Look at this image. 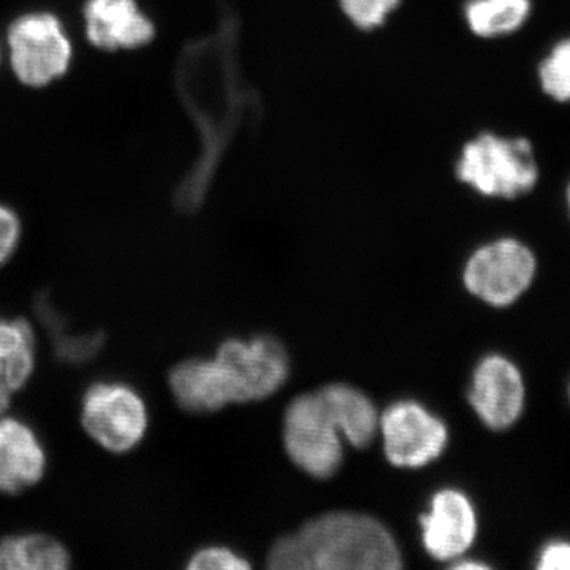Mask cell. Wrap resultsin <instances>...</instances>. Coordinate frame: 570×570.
<instances>
[{"mask_svg": "<svg viewBox=\"0 0 570 570\" xmlns=\"http://www.w3.org/2000/svg\"><path fill=\"white\" fill-rule=\"evenodd\" d=\"M276 570H396L403 557L392 532L373 517L332 512L307 521L269 550Z\"/></svg>", "mask_w": 570, "mask_h": 570, "instance_id": "obj_1", "label": "cell"}, {"mask_svg": "<svg viewBox=\"0 0 570 570\" xmlns=\"http://www.w3.org/2000/svg\"><path fill=\"white\" fill-rule=\"evenodd\" d=\"M455 174L480 197L519 200L539 183L534 145L524 135L480 130L461 148Z\"/></svg>", "mask_w": 570, "mask_h": 570, "instance_id": "obj_2", "label": "cell"}, {"mask_svg": "<svg viewBox=\"0 0 570 570\" xmlns=\"http://www.w3.org/2000/svg\"><path fill=\"white\" fill-rule=\"evenodd\" d=\"M6 43L10 69L26 88H47L61 80L73 61L70 36L51 11H29L14 18Z\"/></svg>", "mask_w": 570, "mask_h": 570, "instance_id": "obj_3", "label": "cell"}, {"mask_svg": "<svg viewBox=\"0 0 570 570\" xmlns=\"http://www.w3.org/2000/svg\"><path fill=\"white\" fill-rule=\"evenodd\" d=\"M81 426L97 445L122 455L137 449L148 433V407L126 382H96L82 395Z\"/></svg>", "mask_w": 570, "mask_h": 570, "instance_id": "obj_4", "label": "cell"}, {"mask_svg": "<svg viewBox=\"0 0 570 570\" xmlns=\"http://www.w3.org/2000/svg\"><path fill=\"white\" fill-rule=\"evenodd\" d=\"M538 258L521 239L504 236L472 253L463 272L464 285L487 305L505 307L515 303L534 281Z\"/></svg>", "mask_w": 570, "mask_h": 570, "instance_id": "obj_5", "label": "cell"}, {"mask_svg": "<svg viewBox=\"0 0 570 570\" xmlns=\"http://www.w3.org/2000/svg\"><path fill=\"white\" fill-rule=\"evenodd\" d=\"M284 445L295 466L316 479H328L343 464V436L321 393H303L287 406Z\"/></svg>", "mask_w": 570, "mask_h": 570, "instance_id": "obj_6", "label": "cell"}, {"mask_svg": "<svg viewBox=\"0 0 570 570\" xmlns=\"http://www.w3.org/2000/svg\"><path fill=\"white\" fill-rule=\"evenodd\" d=\"M214 360L220 367L232 404L272 396L283 387L291 373L287 351L273 336L225 341Z\"/></svg>", "mask_w": 570, "mask_h": 570, "instance_id": "obj_7", "label": "cell"}, {"mask_svg": "<svg viewBox=\"0 0 570 570\" xmlns=\"http://www.w3.org/2000/svg\"><path fill=\"white\" fill-rule=\"evenodd\" d=\"M385 456L393 466L419 469L433 463L448 448L445 423L419 401L390 404L379 422Z\"/></svg>", "mask_w": 570, "mask_h": 570, "instance_id": "obj_8", "label": "cell"}, {"mask_svg": "<svg viewBox=\"0 0 570 570\" xmlns=\"http://www.w3.org/2000/svg\"><path fill=\"white\" fill-rule=\"evenodd\" d=\"M524 382L519 367L505 356L491 354L480 360L472 374L469 403L490 430H508L521 417Z\"/></svg>", "mask_w": 570, "mask_h": 570, "instance_id": "obj_9", "label": "cell"}, {"mask_svg": "<svg viewBox=\"0 0 570 570\" xmlns=\"http://www.w3.org/2000/svg\"><path fill=\"white\" fill-rule=\"evenodd\" d=\"M420 527L428 554L438 561H452L474 543L478 515L463 491L444 489L431 498L430 510L420 517Z\"/></svg>", "mask_w": 570, "mask_h": 570, "instance_id": "obj_10", "label": "cell"}, {"mask_svg": "<svg viewBox=\"0 0 570 570\" xmlns=\"http://www.w3.org/2000/svg\"><path fill=\"white\" fill-rule=\"evenodd\" d=\"M86 39L97 50L132 51L151 43L156 26L137 0H86Z\"/></svg>", "mask_w": 570, "mask_h": 570, "instance_id": "obj_11", "label": "cell"}, {"mask_svg": "<svg viewBox=\"0 0 570 570\" xmlns=\"http://www.w3.org/2000/svg\"><path fill=\"white\" fill-rule=\"evenodd\" d=\"M47 450L28 423L0 414V493H24L47 472Z\"/></svg>", "mask_w": 570, "mask_h": 570, "instance_id": "obj_12", "label": "cell"}, {"mask_svg": "<svg viewBox=\"0 0 570 570\" xmlns=\"http://www.w3.org/2000/svg\"><path fill=\"white\" fill-rule=\"evenodd\" d=\"M36 363L33 326L22 317H0V414L31 381Z\"/></svg>", "mask_w": 570, "mask_h": 570, "instance_id": "obj_13", "label": "cell"}, {"mask_svg": "<svg viewBox=\"0 0 570 570\" xmlns=\"http://www.w3.org/2000/svg\"><path fill=\"white\" fill-rule=\"evenodd\" d=\"M168 385L178 406L190 414H212L232 404L214 358L184 360L168 374Z\"/></svg>", "mask_w": 570, "mask_h": 570, "instance_id": "obj_14", "label": "cell"}, {"mask_svg": "<svg viewBox=\"0 0 570 570\" xmlns=\"http://www.w3.org/2000/svg\"><path fill=\"white\" fill-rule=\"evenodd\" d=\"M318 393L348 444L363 449L374 441L381 415L370 396L348 384L325 385Z\"/></svg>", "mask_w": 570, "mask_h": 570, "instance_id": "obj_15", "label": "cell"}, {"mask_svg": "<svg viewBox=\"0 0 570 570\" xmlns=\"http://www.w3.org/2000/svg\"><path fill=\"white\" fill-rule=\"evenodd\" d=\"M69 550L43 532H24L0 539V570H66Z\"/></svg>", "mask_w": 570, "mask_h": 570, "instance_id": "obj_16", "label": "cell"}, {"mask_svg": "<svg viewBox=\"0 0 570 570\" xmlns=\"http://www.w3.org/2000/svg\"><path fill=\"white\" fill-rule=\"evenodd\" d=\"M532 9V0H466L463 18L475 39L499 40L519 32Z\"/></svg>", "mask_w": 570, "mask_h": 570, "instance_id": "obj_17", "label": "cell"}, {"mask_svg": "<svg viewBox=\"0 0 570 570\" xmlns=\"http://www.w3.org/2000/svg\"><path fill=\"white\" fill-rule=\"evenodd\" d=\"M540 91L558 104H570V36L551 43L538 63Z\"/></svg>", "mask_w": 570, "mask_h": 570, "instance_id": "obj_18", "label": "cell"}, {"mask_svg": "<svg viewBox=\"0 0 570 570\" xmlns=\"http://www.w3.org/2000/svg\"><path fill=\"white\" fill-rule=\"evenodd\" d=\"M400 2L401 0H341V7L356 28L370 31L384 24Z\"/></svg>", "mask_w": 570, "mask_h": 570, "instance_id": "obj_19", "label": "cell"}, {"mask_svg": "<svg viewBox=\"0 0 570 570\" xmlns=\"http://www.w3.org/2000/svg\"><path fill=\"white\" fill-rule=\"evenodd\" d=\"M250 564L227 547H205L195 551L187 562L189 570H246Z\"/></svg>", "mask_w": 570, "mask_h": 570, "instance_id": "obj_20", "label": "cell"}, {"mask_svg": "<svg viewBox=\"0 0 570 570\" xmlns=\"http://www.w3.org/2000/svg\"><path fill=\"white\" fill-rule=\"evenodd\" d=\"M22 225L20 216L10 206L0 204V268L9 264L20 246Z\"/></svg>", "mask_w": 570, "mask_h": 570, "instance_id": "obj_21", "label": "cell"}, {"mask_svg": "<svg viewBox=\"0 0 570 570\" xmlns=\"http://www.w3.org/2000/svg\"><path fill=\"white\" fill-rule=\"evenodd\" d=\"M538 569L570 570V542L557 540V542L547 543L540 551Z\"/></svg>", "mask_w": 570, "mask_h": 570, "instance_id": "obj_22", "label": "cell"}, {"mask_svg": "<svg viewBox=\"0 0 570 570\" xmlns=\"http://www.w3.org/2000/svg\"><path fill=\"white\" fill-rule=\"evenodd\" d=\"M455 568H459V569H487V566L483 564V562H469L468 560H464L463 562H460V564H455Z\"/></svg>", "mask_w": 570, "mask_h": 570, "instance_id": "obj_23", "label": "cell"}, {"mask_svg": "<svg viewBox=\"0 0 570 570\" xmlns=\"http://www.w3.org/2000/svg\"><path fill=\"white\" fill-rule=\"evenodd\" d=\"M564 200H566V209H568V216L570 220V179L564 187Z\"/></svg>", "mask_w": 570, "mask_h": 570, "instance_id": "obj_24", "label": "cell"}, {"mask_svg": "<svg viewBox=\"0 0 570 570\" xmlns=\"http://www.w3.org/2000/svg\"><path fill=\"white\" fill-rule=\"evenodd\" d=\"M0 63H2V45H0Z\"/></svg>", "mask_w": 570, "mask_h": 570, "instance_id": "obj_25", "label": "cell"}, {"mask_svg": "<svg viewBox=\"0 0 570 570\" xmlns=\"http://www.w3.org/2000/svg\"><path fill=\"white\" fill-rule=\"evenodd\" d=\"M569 396H570V390H569Z\"/></svg>", "mask_w": 570, "mask_h": 570, "instance_id": "obj_26", "label": "cell"}]
</instances>
